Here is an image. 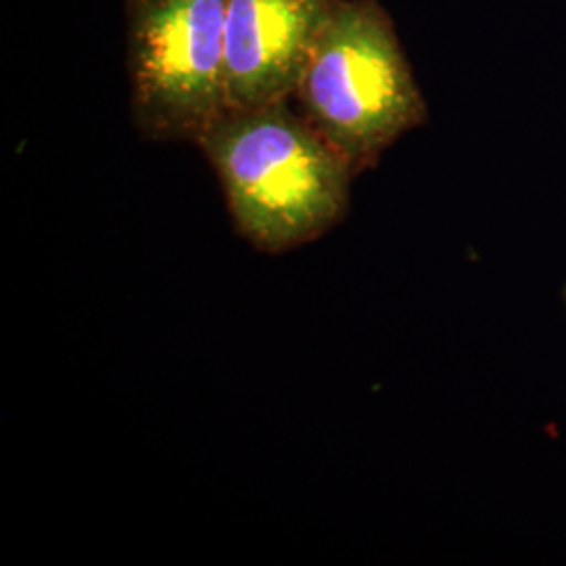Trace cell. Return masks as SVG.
<instances>
[{
    "label": "cell",
    "mask_w": 566,
    "mask_h": 566,
    "mask_svg": "<svg viewBox=\"0 0 566 566\" xmlns=\"http://www.w3.org/2000/svg\"><path fill=\"white\" fill-rule=\"evenodd\" d=\"M227 0H126L133 122L145 139L191 142L227 109Z\"/></svg>",
    "instance_id": "cell-3"
},
{
    "label": "cell",
    "mask_w": 566,
    "mask_h": 566,
    "mask_svg": "<svg viewBox=\"0 0 566 566\" xmlns=\"http://www.w3.org/2000/svg\"><path fill=\"white\" fill-rule=\"evenodd\" d=\"M231 221L264 254H285L340 223L355 172L290 102L224 109L196 142Z\"/></svg>",
    "instance_id": "cell-1"
},
{
    "label": "cell",
    "mask_w": 566,
    "mask_h": 566,
    "mask_svg": "<svg viewBox=\"0 0 566 566\" xmlns=\"http://www.w3.org/2000/svg\"><path fill=\"white\" fill-rule=\"evenodd\" d=\"M294 99L350 170L374 168L428 120L424 95L380 0H340L306 61Z\"/></svg>",
    "instance_id": "cell-2"
},
{
    "label": "cell",
    "mask_w": 566,
    "mask_h": 566,
    "mask_svg": "<svg viewBox=\"0 0 566 566\" xmlns=\"http://www.w3.org/2000/svg\"><path fill=\"white\" fill-rule=\"evenodd\" d=\"M340 0H227V109L294 99L306 61Z\"/></svg>",
    "instance_id": "cell-4"
}]
</instances>
